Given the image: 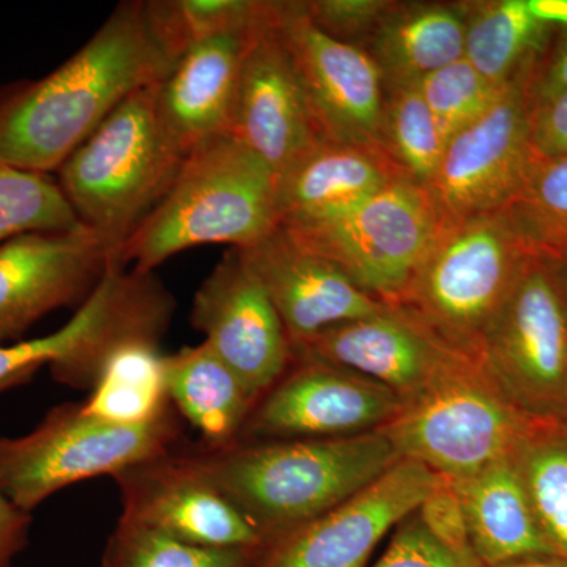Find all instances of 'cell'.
Returning a JSON list of instances; mask_svg holds the SVG:
<instances>
[{
	"label": "cell",
	"instance_id": "cell-28",
	"mask_svg": "<svg viewBox=\"0 0 567 567\" xmlns=\"http://www.w3.org/2000/svg\"><path fill=\"white\" fill-rule=\"evenodd\" d=\"M159 344L130 342L104 364L95 386L82 402L89 415L114 424L148 423L171 405Z\"/></svg>",
	"mask_w": 567,
	"mask_h": 567
},
{
	"label": "cell",
	"instance_id": "cell-5",
	"mask_svg": "<svg viewBox=\"0 0 567 567\" xmlns=\"http://www.w3.org/2000/svg\"><path fill=\"white\" fill-rule=\"evenodd\" d=\"M533 252L505 210L440 223L399 308L477 361Z\"/></svg>",
	"mask_w": 567,
	"mask_h": 567
},
{
	"label": "cell",
	"instance_id": "cell-37",
	"mask_svg": "<svg viewBox=\"0 0 567 567\" xmlns=\"http://www.w3.org/2000/svg\"><path fill=\"white\" fill-rule=\"evenodd\" d=\"M415 514L424 528L443 546L457 554L475 555L470 543L464 505L453 481L439 476Z\"/></svg>",
	"mask_w": 567,
	"mask_h": 567
},
{
	"label": "cell",
	"instance_id": "cell-20",
	"mask_svg": "<svg viewBox=\"0 0 567 567\" xmlns=\"http://www.w3.org/2000/svg\"><path fill=\"white\" fill-rule=\"evenodd\" d=\"M259 22L248 31L194 44L158 82L159 115L186 155L213 137L230 133L246 51Z\"/></svg>",
	"mask_w": 567,
	"mask_h": 567
},
{
	"label": "cell",
	"instance_id": "cell-41",
	"mask_svg": "<svg viewBox=\"0 0 567 567\" xmlns=\"http://www.w3.org/2000/svg\"><path fill=\"white\" fill-rule=\"evenodd\" d=\"M527 6L536 20L567 29V0H527Z\"/></svg>",
	"mask_w": 567,
	"mask_h": 567
},
{
	"label": "cell",
	"instance_id": "cell-27",
	"mask_svg": "<svg viewBox=\"0 0 567 567\" xmlns=\"http://www.w3.org/2000/svg\"><path fill=\"white\" fill-rule=\"evenodd\" d=\"M511 458L547 546L567 557V417L533 420Z\"/></svg>",
	"mask_w": 567,
	"mask_h": 567
},
{
	"label": "cell",
	"instance_id": "cell-17",
	"mask_svg": "<svg viewBox=\"0 0 567 567\" xmlns=\"http://www.w3.org/2000/svg\"><path fill=\"white\" fill-rule=\"evenodd\" d=\"M309 358L368 377L409 402L424 393L466 354L445 344L421 320L399 306L320 331L293 347Z\"/></svg>",
	"mask_w": 567,
	"mask_h": 567
},
{
	"label": "cell",
	"instance_id": "cell-6",
	"mask_svg": "<svg viewBox=\"0 0 567 567\" xmlns=\"http://www.w3.org/2000/svg\"><path fill=\"white\" fill-rule=\"evenodd\" d=\"M182 439L173 404L148 423L123 425L89 415L81 404L50 410L29 434L0 439V488L25 513L71 484L118 475L164 456Z\"/></svg>",
	"mask_w": 567,
	"mask_h": 567
},
{
	"label": "cell",
	"instance_id": "cell-42",
	"mask_svg": "<svg viewBox=\"0 0 567 567\" xmlns=\"http://www.w3.org/2000/svg\"><path fill=\"white\" fill-rule=\"evenodd\" d=\"M498 567H567V557L557 554L537 555V557L517 559Z\"/></svg>",
	"mask_w": 567,
	"mask_h": 567
},
{
	"label": "cell",
	"instance_id": "cell-16",
	"mask_svg": "<svg viewBox=\"0 0 567 567\" xmlns=\"http://www.w3.org/2000/svg\"><path fill=\"white\" fill-rule=\"evenodd\" d=\"M114 262V252L85 226L0 245V346L58 309L84 303Z\"/></svg>",
	"mask_w": 567,
	"mask_h": 567
},
{
	"label": "cell",
	"instance_id": "cell-2",
	"mask_svg": "<svg viewBox=\"0 0 567 567\" xmlns=\"http://www.w3.org/2000/svg\"><path fill=\"white\" fill-rule=\"evenodd\" d=\"M274 543L363 491L401 457L380 431L341 439L175 447Z\"/></svg>",
	"mask_w": 567,
	"mask_h": 567
},
{
	"label": "cell",
	"instance_id": "cell-23",
	"mask_svg": "<svg viewBox=\"0 0 567 567\" xmlns=\"http://www.w3.org/2000/svg\"><path fill=\"white\" fill-rule=\"evenodd\" d=\"M453 483L464 505L470 543L484 566L554 554L511 456Z\"/></svg>",
	"mask_w": 567,
	"mask_h": 567
},
{
	"label": "cell",
	"instance_id": "cell-9",
	"mask_svg": "<svg viewBox=\"0 0 567 567\" xmlns=\"http://www.w3.org/2000/svg\"><path fill=\"white\" fill-rule=\"evenodd\" d=\"M477 363L525 415L567 417V300L548 257H529Z\"/></svg>",
	"mask_w": 567,
	"mask_h": 567
},
{
	"label": "cell",
	"instance_id": "cell-26",
	"mask_svg": "<svg viewBox=\"0 0 567 567\" xmlns=\"http://www.w3.org/2000/svg\"><path fill=\"white\" fill-rule=\"evenodd\" d=\"M465 59L486 80L507 85L546 52L554 28L533 17L527 0L461 2Z\"/></svg>",
	"mask_w": 567,
	"mask_h": 567
},
{
	"label": "cell",
	"instance_id": "cell-14",
	"mask_svg": "<svg viewBox=\"0 0 567 567\" xmlns=\"http://www.w3.org/2000/svg\"><path fill=\"white\" fill-rule=\"evenodd\" d=\"M192 323L259 401L293 363L270 297L237 248L227 249L194 295Z\"/></svg>",
	"mask_w": 567,
	"mask_h": 567
},
{
	"label": "cell",
	"instance_id": "cell-40",
	"mask_svg": "<svg viewBox=\"0 0 567 567\" xmlns=\"http://www.w3.org/2000/svg\"><path fill=\"white\" fill-rule=\"evenodd\" d=\"M31 522L32 514L14 505L0 488V567H10L21 554L28 544Z\"/></svg>",
	"mask_w": 567,
	"mask_h": 567
},
{
	"label": "cell",
	"instance_id": "cell-12",
	"mask_svg": "<svg viewBox=\"0 0 567 567\" xmlns=\"http://www.w3.org/2000/svg\"><path fill=\"white\" fill-rule=\"evenodd\" d=\"M278 24L323 142L383 151L385 87L372 59L317 29L301 2H278Z\"/></svg>",
	"mask_w": 567,
	"mask_h": 567
},
{
	"label": "cell",
	"instance_id": "cell-32",
	"mask_svg": "<svg viewBox=\"0 0 567 567\" xmlns=\"http://www.w3.org/2000/svg\"><path fill=\"white\" fill-rule=\"evenodd\" d=\"M262 550L193 546L133 522L118 520L102 567H252Z\"/></svg>",
	"mask_w": 567,
	"mask_h": 567
},
{
	"label": "cell",
	"instance_id": "cell-22",
	"mask_svg": "<svg viewBox=\"0 0 567 567\" xmlns=\"http://www.w3.org/2000/svg\"><path fill=\"white\" fill-rule=\"evenodd\" d=\"M361 50L382 74L385 91L417 84L465 58L461 2H394Z\"/></svg>",
	"mask_w": 567,
	"mask_h": 567
},
{
	"label": "cell",
	"instance_id": "cell-4",
	"mask_svg": "<svg viewBox=\"0 0 567 567\" xmlns=\"http://www.w3.org/2000/svg\"><path fill=\"white\" fill-rule=\"evenodd\" d=\"M156 87L148 85L125 100L58 171L59 186L78 219L117 260L186 158L159 115Z\"/></svg>",
	"mask_w": 567,
	"mask_h": 567
},
{
	"label": "cell",
	"instance_id": "cell-43",
	"mask_svg": "<svg viewBox=\"0 0 567 567\" xmlns=\"http://www.w3.org/2000/svg\"><path fill=\"white\" fill-rule=\"evenodd\" d=\"M548 259H550V257H548ZM550 260L551 264H554L555 271H557L558 281L561 284L563 293H565L567 300V252L554 257V259Z\"/></svg>",
	"mask_w": 567,
	"mask_h": 567
},
{
	"label": "cell",
	"instance_id": "cell-34",
	"mask_svg": "<svg viewBox=\"0 0 567 567\" xmlns=\"http://www.w3.org/2000/svg\"><path fill=\"white\" fill-rule=\"evenodd\" d=\"M509 84L486 80L465 58L417 82L446 141L486 115Z\"/></svg>",
	"mask_w": 567,
	"mask_h": 567
},
{
	"label": "cell",
	"instance_id": "cell-15",
	"mask_svg": "<svg viewBox=\"0 0 567 567\" xmlns=\"http://www.w3.org/2000/svg\"><path fill=\"white\" fill-rule=\"evenodd\" d=\"M230 134L281 177L323 144L297 66L268 2L246 51Z\"/></svg>",
	"mask_w": 567,
	"mask_h": 567
},
{
	"label": "cell",
	"instance_id": "cell-33",
	"mask_svg": "<svg viewBox=\"0 0 567 567\" xmlns=\"http://www.w3.org/2000/svg\"><path fill=\"white\" fill-rule=\"evenodd\" d=\"M81 226L58 181L0 162V245L24 234Z\"/></svg>",
	"mask_w": 567,
	"mask_h": 567
},
{
	"label": "cell",
	"instance_id": "cell-29",
	"mask_svg": "<svg viewBox=\"0 0 567 567\" xmlns=\"http://www.w3.org/2000/svg\"><path fill=\"white\" fill-rule=\"evenodd\" d=\"M145 3L148 28L171 65L200 41L248 31L262 18L260 0H152Z\"/></svg>",
	"mask_w": 567,
	"mask_h": 567
},
{
	"label": "cell",
	"instance_id": "cell-11",
	"mask_svg": "<svg viewBox=\"0 0 567 567\" xmlns=\"http://www.w3.org/2000/svg\"><path fill=\"white\" fill-rule=\"evenodd\" d=\"M404 402L374 380L339 365L293 358L254 405L240 442L341 439L379 431Z\"/></svg>",
	"mask_w": 567,
	"mask_h": 567
},
{
	"label": "cell",
	"instance_id": "cell-10",
	"mask_svg": "<svg viewBox=\"0 0 567 567\" xmlns=\"http://www.w3.org/2000/svg\"><path fill=\"white\" fill-rule=\"evenodd\" d=\"M543 58V55H540ZM536 59L511 81L486 115L447 141L425 186L440 223L505 210L539 162L532 147V84Z\"/></svg>",
	"mask_w": 567,
	"mask_h": 567
},
{
	"label": "cell",
	"instance_id": "cell-38",
	"mask_svg": "<svg viewBox=\"0 0 567 567\" xmlns=\"http://www.w3.org/2000/svg\"><path fill=\"white\" fill-rule=\"evenodd\" d=\"M532 147L537 159L567 156V92L535 102L532 110Z\"/></svg>",
	"mask_w": 567,
	"mask_h": 567
},
{
	"label": "cell",
	"instance_id": "cell-19",
	"mask_svg": "<svg viewBox=\"0 0 567 567\" xmlns=\"http://www.w3.org/2000/svg\"><path fill=\"white\" fill-rule=\"evenodd\" d=\"M281 317L290 346L388 305L358 289L349 276L293 241L281 226L249 248H237Z\"/></svg>",
	"mask_w": 567,
	"mask_h": 567
},
{
	"label": "cell",
	"instance_id": "cell-3",
	"mask_svg": "<svg viewBox=\"0 0 567 567\" xmlns=\"http://www.w3.org/2000/svg\"><path fill=\"white\" fill-rule=\"evenodd\" d=\"M279 224V175L233 134H223L186 155L169 192L134 230L118 262L153 274L196 246L249 248Z\"/></svg>",
	"mask_w": 567,
	"mask_h": 567
},
{
	"label": "cell",
	"instance_id": "cell-35",
	"mask_svg": "<svg viewBox=\"0 0 567 567\" xmlns=\"http://www.w3.org/2000/svg\"><path fill=\"white\" fill-rule=\"evenodd\" d=\"M394 0H305V13L331 39L361 48Z\"/></svg>",
	"mask_w": 567,
	"mask_h": 567
},
{
	"label": "cell",
	"instance_id": "cell-24",
	"mask_svg": "<svg viewBox=\"0 0 567 567\" xmlns=\"http://www.w3.org/2000/svg\"><path fill=\"white\" fill-rule=\"evenodd\" d=\"M164 374L171 404L203 436L200 445L240 442L257 401L210 347L203 341L166 354Z\"/></svg>",
	"mask_w": 567,
	"mask_h": 567
},
{
	"label": "cell",
	"instance_id": "cell-1",
	"mask_svg": "<svg viewBox=\"0 0 567 567\" xmlns=\"http://www.w3.org/2000/svg\"><path fill=\"white\" fill-rule=\"evenodd\" d=\"M171 69L144 2H122L76 54L0 99V162L50 174L134 93Z\"/></svg>",
	"mask_w": 567,
	"mask_h": 567
},
{
	"label": "cell",
	"instance_id": "cell-7",
	"mask_svg": "<svg viewBox=\"0 0 567 567\" xmlns=\"http://www.w3.org/2000/svg\"><path fill=\"white\" fill-rule=\"evenodd\" d=\"M533 420L464 358L379 431L399 457L461 481L509 457Z\"/></svg>",
	"mask_w": 567,
	"mask_h": 567
},
{
	"label": "cell",
	"instance_id": "cell-8",
	"mask_svg": "<svg viewBox=\"0 0 567 567\" xmlns=\"http://www.w3.org/2000/svg\"><path fill=\"white\" fill-rule=\"evenodd\" d=\"M279 226L369 297L394 306L434 240L440 216L424 186L401 178L338 215Z\"/></svg>",
	"mask_w": 567,
	"mask_h": 567
},
{
	"label": "cell",
	"instance_id": "cell-30",
	"mask_svg": "<svg viewBox=\"0 0 567 567\" xmlns=\"http://www.w3.org/2000/svg\"><path fill=\"white\" fill-rule=\"evenodd\" d=\"M446 144L420 85L386 89L382 147L406 178L425 188L439 169Z\"/></svg>",
	"mask_w": 567,
	"mask_h": 567
},
{
	"label": "cell",
	"instance_id": "cell-31",
	"mask_svg": "<svg viewBox=\"0 0 567 567\" xmlns=\"http://www.w3.org/2000/svg\"><path fill=\"white\" fill-rule=\"evenodd\" d=\"M505 213L533 254L567 252V156L539 159Z\"/></svg>",
	"mask_w": 567,
	"mask_h": 567
},
{
	"label": "cell",
	"instance_id": "cell-13",
	"mask_svg": "<svg viewBox=\"0 0 567 567\" xmlns=\"http://www.w3.org/2000/svg\"><path fill=\"white\" fill-rule=\"evenodd\" d=\"M439 475L395 462L344 503L268 544L252 567H365L380 540L412 516Z\"/></svg>",
	"mask_w": 567,
	"mask_h": 567
},
{
	"label": "cell",
	"instance_id": "cell-36",
	"mask_svg": "<svg viewBox=\"0 0 567 567\" xmlns=\"http://www.w3.org/2000/svg\"><path fill=\"white\" fill-rule=\"evenodd\" d=\"M372 567H486L476 555L457 554L435 539L413 513L395 527L391 543Z\"/></svg>",
	"mask_w": 567,
	"mask_h": 567
},
{
	"label": "cell",
	"instance_id": "cell-25",
	"mask_svg": "<svg viewBox=\"0 0 567 567\" xmlns=\"http://www.w3.org/2000/svg\"><path fill=\"white\" fill-rule=\"evenodd\" d=\"M112 338L110 312L99 301H87L59 330L0 346V391L21 385L43 365L62 385L89 379L102 364Z\"/></svg>",
	"mask_w": 567,
	"mask_h": 567
},
{
	"label": "cell",
	"instance_id": "cell-39",
	"mask_svg": "<svg viewBox=\"0 0 567 567\" xmlns=\"http://www.w3.org/2000/svg\"><path fill=\"white\" fill-rule=\"evenodd\" d=\"M567 92V29H563L554 44L548 43L546 52L536 66L532 93L535 102Z\"/></svg>",
	"mask_w": 567,
	"mask_h": 567
},
{
	"label": "cell",
	"instance_id": "cell-21",
	"mask_svg": "<svg viewBox=\"0 0 567 567\" xmlns=\"http://www.w3.org/2000/svg\"><path fill=\"white\" fill-rule=\"evenodd\" d=\"M401 178L380 148L323 142L279 177L281 224L338 215Z\"/></svg>",
	"mask_w": 567,
	"mask_h": 567
},
{
	"label": "cell",
	"instance_id": "cell-18",
	"mask_svg": "<svg viewBox=\"0 0 567 567\" xmlns=\"http://www.w3.org/2000/svg\"><path fill=\"white\" fill-rule=\"evenodd\" d=\"M122 520L162 532L193 546L267 547L259 529L230 499L189 468L175 450L114 476Z\"/></svg>",
	"mask_w": 567,
	"mask_h": 567
}]
</instances>
